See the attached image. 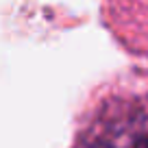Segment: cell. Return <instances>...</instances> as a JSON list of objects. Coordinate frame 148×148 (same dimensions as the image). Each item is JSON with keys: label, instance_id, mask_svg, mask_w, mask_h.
<instances>
[{"label": "cell", "instance_id": "cell-1", "mask_svg": "<svg viewBox=\"0 0 148 148\" xmlns=\"http://www.w3.org/2000/svg\"><path fill=\"white\" fill-rule=\"evenodd\" d=\"M76 148H148V96L102 107Z\"/></svg>", "mask_w": 148, "mask_h": 148}, {"label": "cell", "instance_id": "cell-2", "mask_svg": "<svg viewBox=\"0 0 148 148\" xmlns=\"http://www.w3.org/2000/svg\"><path fill=\"white\" fill-rule=\"evenodd\" d=\"M109 13L126 46L148 57V0H111Z\"/></svg>", "mask_w": 148, "mask_h": 148}]
</instances>
